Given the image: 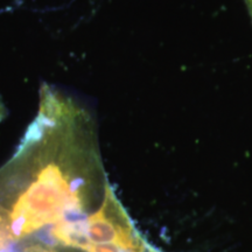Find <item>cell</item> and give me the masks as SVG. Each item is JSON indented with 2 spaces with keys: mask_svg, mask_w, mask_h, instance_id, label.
I'll list each match as a JSON object with an SVG mask.
<instances>
[{
  "mask_svg": "<svg viewBox=\"0 0 252 252\" xmlns=\"http://www.w3.org/2000/svg\"><path fill=\"white\" fill-rule=\"evenodd\" d=\"M111 190L94 116L70 94L42 84L35 118L0 167V209L13 243L40 241L87 219Z\"/></svg>",
  "mask_w": 252,
  "mask_h": 252,
  "instance_id": "6da1fadb",
  "label": "cell"
},
{
  "mask_svg": "<svg viewBox=\"0 0 252 252\" xmlns=\"http://www.w3.org/2000/svg\"><path fill=\"white\" fill-rule=\"evenodd\" d=\"M13 244L11 234H9L8 224L6 222V219L0 209V252H7Z\"/></svg>",
  "mask_w": 252,
  "mask_h": 252,
  "instance_id": "7a4b0ae2",
  "label": "cell"
},
{
  "mask_svg": "<svg viewBox=\"0 0 252 252\" xmlns=\"http://www.w3.org/2000/svg\"><path fill=\"white\" fill-rule=\"evenodd\" d=\"M6 115H7V110H6L5 105L2 104L1 100H0V123H1L2 119L6 117Z\"/></svg>",
  "mask_w": 252,
  "mask_h": 252,
  "instance_id": "3957f363",
  "label": "cell"
},
{
  "mask_svg": "<svg viewBox=\"0 0 252 252\" xmlns=\"http://www.w3.org/2000/svg\"><path fill=\"white\" fill-rule=\"evenodd\" d=\"M245 4H247V7L249 9V12H250V15H251V19H252V0H244Z\"/></svg>",
  "mask_w": 252,
  "mask_h": 252,
  "instance_id": "277c9868",
  "label": "cell"
}]
</instances>
